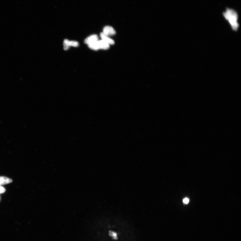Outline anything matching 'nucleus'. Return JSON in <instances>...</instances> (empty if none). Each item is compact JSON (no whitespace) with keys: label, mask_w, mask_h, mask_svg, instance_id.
Returning a JSON list of instances; mask_svg holds the SVG:
<instances>
[{"label":"nucleus","mask_w":241,"mask_h":241,"mask_svg":"<svg viewBox=\"0 0 241 241\" xmlns=\"http://www.w3.org/2000/svg\"><path fill=\"white\" fill-rule=\"evenodd\" d=\"M99 40L98 37L96 35H91L85 39L84 43L89 45Z\"/></svg>","instance_id":"obj_4"},{"label":"nucleus","mask_w":241,"mask_h":241,"mask_svg":"<svg viewBox=\"0 0 241 241\" xmlns=\"http://www.w3.org/2000/svg\"><path fill=\"white\" fill-rule=\"evenodd\" d=\"M223 15L225 19L229 21L233 29L237 31L239 25L237 23L238 15L237 12L234 9L227 8Z\"/></svg>","instance_id":"obj_1"},{"label":"nucleus","mask_w":241,"mask_h":241,"mask_svg":"<svg viewBox=\"0 0 241 241\" xmlns=\"http://www.w3.org/2000/svg\"><path fill=\"white\" fill-rule=\"evenodd\" d=\"M183 202L184 204H187L189 202V200L188 198H185L183 199Z\"/></svg>","instance_id":"obj_11"},{"label":"nucleus","mask_w":241,"mask_h":241,"mask_svg":"<svg viewBox=\"0 0 241 241\" xmlns=\"http://www.w3.org/2000/svg\"><path fill=\"white\" fill-rule=\"evenodd\" d=\"M109 235L112 237L115 240H117L118 237H117V234L116 232H115L112 231H110L109 233Z\"/></svg>","instance_id":"obj_9"},{"label":"nucleus","mask_w":241,"mask_h":241,"mask_svg":"<svg viewBox=\"0 0 241 241\" xmlns=\"http://www.w3.org/2000/svg\"><path fill=\"white\" fill-rule=\"evenodd\" d=\"M63 45L64 50H67L70 46L77 47L79 46V43L76 41H69L67 39H65L64 41Z\"/></svg>","instance_id":"obj_2"},{"label":"nucleus","mask_w":241,"mask_h":241,"mask_svg":"<svg viewBox=\"0 0 241 241\" xmlns=\"http://www.w3.org/2000/svg\"><path fill=\"white\" fill-rule=\"evenodd\" d=\"M98 44L99 49H108L110 47V45L103 40H98Z\"/></svg>","instance_id":"obj_6"},{"label":"nucleus","mask_w":241,"mask_h":241,"mask_svg":"<svg viewBox=\"0 0 241 241\" xmlns=\"http://www.w3.org/2000/svg\"><path fill=\"white\" fill-rule=\"evenodd\" d=\"M6 189L2 185H0V194H3L6 192Z\"/></svg>","instance_id":"obj_10"},{"label":"nucleus","mask_w":241,"mask_h":241,"mask_svg":"<svg viewBox=\"0 0 241 241\" xmlns=\"http://www.w3.org/2000/svg\"><path fill=\"white\" fill-rule=\"evenodd\" d=\"M102 33L104 35L109 37L115 35L116 32L113 28L111 26H107L104 28Z\"/></svg>","instance_id":"obj_3"},{"label":"nucleus","mask_w":241,"mask_h":241,"mask_svg":"<svg viewBox=\"0 0 241 241\" xmlns=\"http://www.w3.org/2000/svg\"><path fill=\"white\" fill-rule=\"evenodd\" d=\"M12 181L10 178L4 176L0 177V185L9 184Z\"/></svg>","instance_id":"obj_7"},{"label":"nucleus","mask_w":241,"mask_h":241,"mask_svg":"<svg viewBox=\"0 0 241 241\" xmlns=\"http://www.w3.org/2000/svg\"><path fill=\"white\" fill-rule=\"evenodd\" d=\"M100 37L101 40H103L110 45H112L115 44L114 41L112 39L109 38V37L104 35L103 33L100 34Z\"/></svg>","instance_id":"obj_5"},{"label":"nucleus","mask_w":241,"mask_h":241,"mask_svg":"<svg viewBox=\"0 0 241 241\" xmlns=\"http://www.w3.org/2000/svg\"><path fill=\"white\" fill-rule=\"evenodd\" d=\"M98 40L95 42H94L88 45L89 47L91 49L93 50L96 51L98 50L99 48L98 44Z\"/></svg>","instance_id":"obj_8"}]
</instances>
